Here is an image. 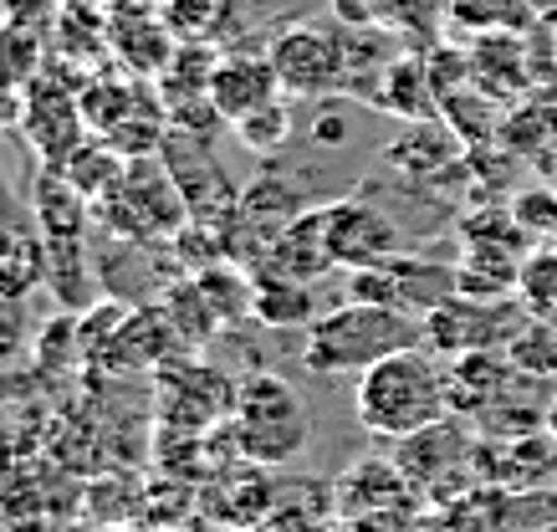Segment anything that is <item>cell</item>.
Masks as SVG:
<instances>
[{
    "instance_id": "43",
    "label": "cell",
    "mask_w": 557,
    "mask_h": 532,
    "mask_svg": "<svg viewBox=\"0 0 557 532\" xmlns=\"http://www.w3.org/2000/svg\"><path fill=\"white\" fill-rule=\"evenodd\" d=\"M547 26H553V52H557V21H547Z\"/></svg>"
},
{
    "instance_id": "18",
    "label": "cell",
    "mask_w": 557,
    "mask_h": 532,
    "mask_svg": "<svg viewBox=\"0 0 557 532\" xmlns=\"http://www.w3.org/2000/svg\"><path fill=\"white\" fill-rule=\"evenodd\" d=\"M251 272L292 276V282H322L327 272H338L333 246H327V225H322V206L302 210V215L261 251V261H256Z\"/></svg>"
},
{
    "instance_id": "7",
    "label": "cell",
    "mask_w": 557,
    "mask_h": 532,
    "mask_svg": "<svg viewBox=\"0 0 557 532\" xmlns=\"http://www.w3.org/2000/svg\"><path fill=\"white\" fill-rule=\"evenodd\" d=\"M527 318L532 312L517 297L481 302V297L456 293L450 302H440L435 312H424V348L435 359H460V354H475V348H507Z\"/></svg>"
},
{
    "instance_id": "8",
    "label": "cell",
    "mask_w": 557,
    "mask_h": 532,
    "mask_svg": "<svg viewBox=\"0 0 557 532\" xmlns=\"http://www.w3.org/2000/svg\"><path fill=\"white\" fill-rule=\"evenodd\" d=\"M394 461H399V471L420 486L424 497H435V502L466 497L471 492L466 481H481L475 477V441L466 435V425H460L456 415H445L430 430L399 441Z\"/></svg>"
},
{
    "instance_id": "24",
    "label": "cell",
    "mask_w": 557,
    "mask_h": 532,
    "mask_svg": "<svg viewBox=\"0 0 557 532\" xmlns=\"http://www.w3.org/2000/svg\"><path fill=\"white\" fill-rule=\"evenodd\" d=\"M159 11L180 41H205L220 52L225 41H240L246 32V0H159Z\"/></svg>"
},
{
    "instance_id": "22",
    "label": "cell",
    "mask_w": 557,
    "mask_h": 532,
    "mask_svg": "<svg viewBox=\"0 0 557 532\" xmlns=\"http://www.w3.org/2000/svg\"><path fill=\"white\" fill-rule=\"evenodd\" d=\"M369 103L394 113V119H405V123L440 119V98H435V83H430L424 57H394L384 67V77H379V87L369 92Z\"/></svg>"
},
{
    "instance_id": "15",
    "label": "cell",
    "mask_w": 557,
    "mask_h": 532,
    "mask_svg": "<svg viewBox=\"0 0 557 532\" xmlns=\"http://www.w3.org/2000/svg\"><path fill=\"white\" fill-rule=\"evenodd\" d=\"M276 98H287V92L276 83V67H271L267 52H256V47H225L220 52L215 77H210V103H215L225 128H236L240 119L261 113Z\"/></svg>"
},
{
    "instance_id": "1",
    "label": "cell",
    "mask_w": 557,
    "mask_h": 532,
    "mask_svg": "<svg viewBox=\"0 0 557 532\" xmlns=\"http://www.w3.org/2000/svg\"><path fill=\"white\" fill-rule=\"evenodd\" d=\"M354 410H358V425L369 430L373 441L399 446L409 435L430 430L435 420L456 415L450 410V389H445V363H435L430 348L388 354V359H379L373 369L358 374Z\"/></svg>"
},
{
    "instance_id": "31",
    "label": "cell",
    "mask_w": 557,
    "mask_h": 532,
    "mask_svg": "<svg viewBox=\"0 0 557 532\" xmlns=\"http://www.w3.org/2000/svg\"><path fill=\"white\" fill-rule=\"evenodd\" d=\"M517 302L532 318H557V246H532L517 276Z\"/></svg>"
},
{
    "instance_id": "42",
    "label": "cell",
    "mask_w": 557,
    "mask_h": 532,
    "mask_svg": "<svg viewBox=\"0 0 557 532\" xmlns=\"http://www.w3.org/2000/svg\"><path fill=\"white\" fill-rule=\"evenodd\" d=\"M537 532H557V517H553V522H542V528Z\"/></svg>"
},
{
    "instance_id": "16",
    "label": "cell",
    "mask_w": 557,
    "mask_h": 532,
    "mask_svg": "<svg viewBox=\"0 0 557 532\" xmlns=\"http://www.w3.org/2000/svg\"><path fill=\"white\" fill-rule=\"evenodd\" d=\"M333 507H338V517H369V512L424 517V492L399 471V461L369 456V461H354L338 477V486H333Z\"/></svg>"
},
{
    "instance_id": "35",
    "label": "cell",
    "mask_w": 557,
    "mask_h": 532,
    "mask_svg": "<svg viewBox=\"0 0 557 532\" xmlns=\"http://www.w3.org/2000/svg\"><path fill=\"white\" fill-rule=\"evenodd\" d=\"M327 522H322L318 512H307L302 502H282L276 512L267 517V522H256L251 532H322Z\"/></svg>"
},
{
    "instance_id": "11",
    "label": "cell",
    "mask_w": 557,
    "mask_h": 532,
    "mask_svg": "<svg viewBox=\"0 0 557 532\" xmlns=\"http://www.w3.org/2000/svg\"><path fill=\"white\" fill-rule=\"evenodd\" d=\"M322 225H327V246H333L338 272L379 267V261L405 251L399 221H394L384 206H373L369 195H343L333 206H322Z\"/></svg>"
},
{
    "instance_id": "23",
    "label": "cell",
    "mask_w": 557,
    "mask_h": 532,
    "mask_svg": "<svg viewBox=\"0 0 557 532\" xmlns=\"http://www.w3.org/2000/svg\"><path fill=\"white\" fill-rule=\"evenodd\" d=\"M440 21L456 41H475V36L496 32H537L542 16L532 0H445Z\"/></svg>"
},
{
    "instance_id": "9",
    "label": "cell",
    "mask_w": 557,
    "mask_h": 532,
    "mask_svg": "<svg viewBox=\"0 0 557 532\" xmlns=\"http://www.w3.org/2000/svg\"><path fill=\"white\" fill-rule=\"evenodd\" d=\"M302 210H307V189L297 185L287 170L256 174L251 185L240 189L236 215H231V257L246 261V267H256L261 251H267L271 240L282 236Z\"/></svg>"
},
{
    "instance_id": "36",
    "label": "cell",
    "mask_w": 557,
    "mask_h": 532,
    "mask_svg": "<svg viewBox=\"0 0 557 532\" xmlns=\"http://www.w3.org/2000/svg\"><path fill=\"white\" fill-rule=\"evenodd\" d=\"M62 5H67V0H5V21H16V26H32V32H41L47 21L62 16Z\"/></svg>"
},
{
    "instance_id": "13",
    "label": "cell",
    "mask_w": 557,
    "mask_h": 532,
    "mask_svg": "<svg viewBox=\"0 0 557 532\" xmlns=\"http://www.w3.org/2000/svg\"><path fill=\"white\" fill-rule=\"evenodd\" d=\"M471 164V149L460 144V134L445 119L405 123V134L384 144V170L399 174L405 185H440L445 174H456Z\"/></svg>"
},
{
    "instance_id": "45",
    "label": "cell",
    "mask_w": 557,
    "mask_h": 532,
    "mask_svg": "<svg viewBox=\"0 0 557 532\" xmlns=\"http://www.w3.org/2000/svg\"><path fill=\"white\" fill-rule=\"evenodd\" d=\"M553 246H557V240H553Z\"/></svg>"
},
{
    "instance_id": "37",
    "label": "cell",
    "mask_w": 557,
    "mask_h": 532,
    "mask_svg": "<svg viewBox=\"0 0 557 532\" xmlns=\"http://www.w3.org/2000/svg\"><path fill=\"white\" fill-rule=\"evenodd\" d=\"M21 354V302L0 297V363Z\"/></svg>"
},
{
    "instance_id": "17",
    "label": "cell",
    "mask_w": 557,
    "mask_h": 532,
    "mask_svg": "<svg viewBox=\"0 0 557 532\" xmlns=\"http://www.w3.org/2000/svg\"><path fill=\"white\" fill-rule=\"evenodd\" d=\"M282 486L271 481V466H236L231 477H215L210 481V492H200V517L205 522H215L225 532H251L256 522H267L282 497H276Z\"/></svg>"
},
{
    "instance_id": "40",
    "label": "cell",
    "mask_w": 557,
    "mask_h": 532,
    "mask_svg": "<svg viewBox=\"0 0 557 532\" xmlns=\"http://www.w3.org/2000/svg\"><path fill=\"white\" fill-rule=\"evenodd\" d=\"M77 532H128V528H119V522H102V528L98 522H87V528H77Z\"/></svg>"
},
{
    "instance_id": "12",
    "label": "cell",
    "mask_w": 557,
    "mask_h": 532,
    "mask_svg": "<svg viewBox=\"0 0 557 532\" xmlns=\"http://www.w3.org/2000/svg\"><path fill=\"white\" fill-rule=\"evenodd\" d=\"M537 32H496V36H475V41H460L466 47V62H471V83L496 98L502 108L522 103L537 83H547L537 67Z\"/></svg>"
},
{
    "instance_id": "38",
    "label": "cell",
    "mask_w": 557,
    "mask_h": 532,
    "mask_svg": "<svg viewBox=\"0 0 557 532\" xmlns=\"http://www.w3.org/2000/svg\"><path fill=\"white\" fill-rule=\"evenodd\" d=\"M108 11H134V5H159V0H102Z\"/></svg>"
},
{
    "instance_id": "4",
    "label": "cell",
    "mask_w": 557,
    "mask_h": 532,
    "mask_svg": "<svg viewBox=\"0 0 557 532\" xmlns=\"http://www.w3.org/2000/svg\"><path fill=\"white\" fill-rule=\"evenodd\" d=\"M98 221L108 236L134 240V246H159V240L180 236L189 225V206H185V189L174 185L164 154L128 159L119 189L98 206Z\"/></svg>"
},
{
    "instance_id": "28",
    "label": "cell",
    "mask_w": 557,
    "mask_h": 532,
    "mask_svg": "<svg viewBox=\"0 0 557 532\" xmlns=\"http://www.w3.org/2000/svg\"><path fill=\"white\" fill-rule=\"evenodd\" d=\"M123 170H128V159H123L113 144H102V138H87L83 149H77V154H72L57 174H62V180H67V185L83 195L87 206L98 210L102 200H108V195L119 189Z\"/></svg>"
},
{
    "instance_id": "26",
    "label": "cell",
    "mask_w": 557,
    "mask_h": 532,
    "mask_svg": "<svg viewBox=\"0 0 557 532\" xmlns=\"http://www.w3.org/2000/svg\"><path fill=\"white\" fill-rule=\"evenodd\" d=\"M32 200H36V231L47 240H87V221H92L98 210L87 206L83 195H77L57 170L36 174Z\"/></svg>"
},
{
    "instance_id": "30",
    "label": "cell",
    "mask_w": 557,
    "mask_h": 532,
    "mask_svg": "<svg viewBox=\"0 0 557 532\" xmlns=\"http://www.w3.org/2000/svg\"><path fill=\"white\" fill-rule=\"evenodd\" d=\"M231 134H236L256 159H276L292 144V134H297V123H292V98H276V103H267L261 113L240 119Z\"/></svg>"
},
{
    "instance_id": "41",
    "label": "cell",
    "mask_w": 557,
    "mask_h": 532,
    "mask_svg": "<svg viewBox=\"0 0 557 532\" xmlns=\"http://www.w3.org/2000/svg\"><path fill=\"white\" fill-rule=\"evenodd\" d=\"M322 532H358V528H354V522H348V517H338V522H327V528H322Z\"/></svg>"
},
{
    "instance_id": "20",
    "label": "cell",
    "mask_w": 557,
    "mask_h": 532,
    "mask_svg": "<svg viewBox=\"0 0 557 532\" xmlns=\"http://www.w3.org/2000/svg\"><path fill=\"white\" fill-rule=\"evenodd\" d=\"M388 276H394V297L399 308L424 318L435 312L440 302H450L460 293V276H456V261H435V257H414V251H399V257L384 261Z\"/></svg>"
},
{
    "instance_id": "2",
    "label": "cell",
    "mask_w": 557,
    "mask_h": 532,
    "mask_svg": "<svg viewBox=\"0 0 557 532\" xmlns=\"http://www.w3.org/2000/svg\"><path fill=\"white\" fill-rule=\"evenodd\" d=\"M405 348H424V318L379 302H343L307 327L302 363L318 374H363Z\"/></svg>"
},
{
    "instance_id": "19",
    "label": "cell",
    "mask_w": 557,
    "mask_h": 532,
    "mask_svg": "<svg viewBox=\"0 0 557 532\" xmlns=\"http://www.w3.org/2000/svg\"><path fill=\"white\" fill-rule=\"evenodd\" d=\"M511 359L507 348H475V354H460V359H445V389H450V410L456 415H481L491 399L511 384Z\"/></svg>"
},
{
    "instance_id": "34",
    "label": "cell",
    "mask_w": 557,
    "mask_h": 532,
    "mask_svg": "<svg viewBox=\"0 0 557 532\" xmlns=\"http://www.w3.org/2000/svg\"><path fill=\"white\" fill-rule=\"evenodd\" d=\"M36 67H41V41H36V32L5 21V26H0V77L26 87L36 77Z\"/></svg>"
},
{
    "instance_id": "44",
    "label": "cell",
    "mask_w": 557,
    "mask_h": 532,
    "mask_svg": "<svg viewBox=\"0 0 557 532\" xmlns=\"http://www.w3.org/2000/svg\"><path fill=\"white\" fill-rule=\"evenodd\" d=\"M440 5H445V0H440Z\"/></svg>"
},
{
    "instance_id": "27",
    "label": "cell",
    "mask_w": 557,
    "mask_h": 532,
    "mask_svg": "<svg viewBox=\"0 0 557 532\" xmlns=\"http://www.w3.org/2000/svg\"><path fill=\"white\" fill-rule=\"evenodd\" d=\"M57 47H62V62H77L87 72L98 67L108 52V5L102 0H67L57 16Z\"/></svg>"
},
{
    "instance_id": "39",
    "label": "cell",
    "mask_w": 557,
    "mask_h": 532,
    "mask_svg": "<svg viewBox=\"0 0 557 532\" xmlns=\"http://www.w3.org/2000/svg\"><path fill=\"white\" fill-rule=\"evenodd\" d=\"M547 435L557 441V389H553V399H547Z\"/></svg>"
},
{
    "instance_id": "25",
    "label": "cell",
    "mask_w": 557,
    "mask_h": 532,
    "mask_svg": "<svg viewBox=\"0 0 557 532\" xmlns=\"http://www.w3.org/2000/svg\"><path fill=\"white\" fill-rule=\"evenodd\" d=\"M312 287H318V282H292V276L251 272V318L267 327H312L322 318V302Z\"/></svg>"
},
{
    "instance_id": "33",
    "label": "cell",
    "mask_w": 557,
    "mask_h": 532,
    "mask_svg": "<svg viewBox=\"0 0 557 532\" xmlns=\"http://www.w3.org/2000/svg\"><path fill=\"white\" fill-rule=\"evenodd\" d=\"M507 206H511V215H517V225L527 231V240H532V246H553V240H557V189L553 185L517 189Z\"/></svg>"
},
{
    "instance_id": "3",
    "label": "cell",
    "mask_w": 557,
    "mask_h": 532,
    "mask_svg": "<svg viewBox=\"0 0 557 532\" xmlns=\"http://www.w3.org/2000/svg\"><path fill=\"white\" fill-rule=\"evenodd\" d=\"M312 441V420H307L302 395L292 389L282 374L256 369L240 379L236 405H231V446L240 461L256 466H292Z\"/></svg>"
},
{
    "instance_id": "32",
    "label": "cell",
    "mask_w": 557,
    "mask_h": 532,
    "mask_svg": "<svg viewBox=\"0 0 557 532\" xmlns=\"http://www.w3.org/2000/svg\"><path fill=\"white\" fill-rule=\"evenodd\" d=\"M47 251H51V267H47V282H51V293L62 297L67 308H87L92 302V272H87V251H83V240H47Z\"/></svg>"
},
{
    "instance_id": "5",
    "label": "cell",
    "mask_w": 557,
    "mask_h": 532,
    "mask_svg": "<svg viewBox=\"0 0 557 532\" xmlns=\"http://www.w3.org/2000/svg\"><path fill=\"white\" fill-rule=\"evenodd\" d=\"M83 98V119L87 128L113 144L123 159H144L159 154L164 138H170V113H164V98L153 83H138V77H87V87H77Z\"/></svg>"
},
{
    "instance_id": "6",
    "label": "cell",
    "mask_w": 557,
    "mask_h": 532,
    "mask_svg": "<svg viewBox=\"0 0 557 532\" xmlns=\"http://www.w3.org/2000/svg\"><path fill=\"white\" fill-rule=\"evenodd\" d=\"M267 57L292 103L297 98L318 103V98L348 92V32H333L322 21H292L271 36Z\"/></svg>"
},
{
    "instance_id": "29",
    "label": "cell",
    "mask_w": 557,
    "mask_h": 532,
    "mask_svg": "<svg viewBox=\"0 0 557 532\" xmlns=\"http://www.w3.org/2000/svg\"><path fill=\"white\" fill-rule=\"evenodd\" d=\"M507 359L517 374L557 389V323L553 318H527V323L517 327V338L507 344Z\"/></svg>"
},
{
    "instance_id": "10",
    "label": "cell",
    "mask_w": 557,
    "mask_h": 532,
    "mask_svg": "<svg viewBox=\"0 0 557 532\" xmlns=\"http://www.w3.org/2000/svg\"><path fill=\"white\" fill-rule=\"evenodd\" d=\"M21 134L36 149L41 170H62L77 149L87 144V119H83V98L77 87H57L51 77L36 72L26 83V113H21Z\"/></svg>"
},
{
    "instance_id": "14",
    "label": "cell",
    "mask_w": 557,
    "mask_h": 532,
    "mask_svg": "<svg viewBox=\"0 0 557 532\" xmlns=\"http://www.w3.org/2000/svg\"><path fill=\"white\" fill-rule=\"evenodd\" d=\"M180 52V36L164 21L159 5H134V11H108V57L138 83H159L164 67Z\"/></svg>"
},
{
    "instance_id": "21",
    "label": "cell",
    "mask_w": 557,
    "mask_h": 532,
    "mask_svg": "<svg viewBox=\"0 0 557 532\" xmlns=\"http://www.w3.org/2000/svg\"><path fill=\"white\" fill-rule=\"evenodd\" d=\"M47 267L51 251L36 225L0 221V297L5 302H26V293H36L47 282Z\"/></svg>"
}]
</instances>
